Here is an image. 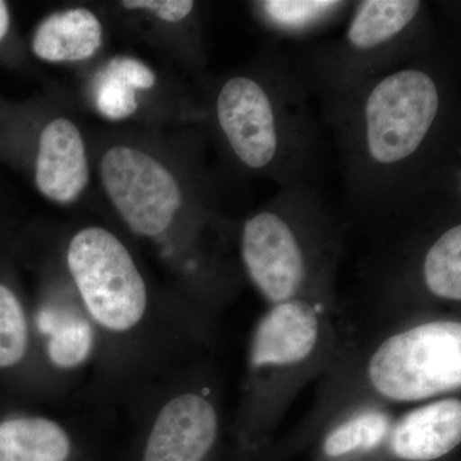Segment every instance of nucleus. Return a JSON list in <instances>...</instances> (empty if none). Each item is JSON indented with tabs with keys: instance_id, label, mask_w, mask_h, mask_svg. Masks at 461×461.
<instances>
[{
	"instance_id": "nucleus-1",
	"label": "nucleus",
	"mask_w": 461,
	"mask_h": 461,
	"mask_svg": "<svg viewBox=\"0 0 461 461\" xmlns=\"http://www.w3.org/2000/svg\"><path fill=\"white\" fill-rule=\"evenodd\" d=\"M339 156L346 221L371 233L446 189L461 186L459 39L321 109Z\"/></svg>"
},
{
	"instance_id": "nucleus-2",
	"label": "nucleus",
	"mask_w": 461,
	"mask_h": 461,
	"mask_svg": "<svg viewBox=\"0 0 461 461\" xmlns=\"http://www.w3.org/2000/svg\"><path fill=\"white\" fill-rule=\"evenodd\" d=\"M312 99L293 50L269 39L224 78L215 91L214 120L240 171L278 187L318 186L323 122Z\"/></svg>"
},
{
	"instance_id": "nucleus-3",
	"label": "nucleus",
	"mask_w": 461,
	"mask_h": 461,
	"mask_svg": "<svg viewBox=\"0 0 461 461\" xmlns=\"http://www.w3.org/2000/svg\"><path fill=\"white\" fill-rule=\"evenodd\" d=\"M294 441L309 461H444L461 442V396L381 402L327 369Z\"/></svg>"
},
{
	"instance_id": "nucleus-4",
	"label": "nucleus",
	"mask_w": 461,
	"mask_h": 461,
	"mask_svg": "<svg viewBox=\"0 0 461 461\" xmlns=\"http://www.w3.org/2000/svg\"><path fill=\"white\" fill-rule=\"evenodd\" d=\"M344 249L345 222L315 185L280 187L240 224V264L267 306L309 300L338 308Z\"/></svg>"
},
{
	"instance_id": "nucleus-5",
	"label": "nucleus",
	"mask_w": 461,
	"mask_h": 461,
	"mask_svg": "<svg viewBox=\"0 0 461 461\" xmlns=\"http://www.w3.org/2000/svg\"><path fill=\"white\" fill-rule=\"evenodd\" d=\"M360 277L387 321L460 312L461 186L450 187L369 233Z\"/></svg>"
},
{
	"instance_id": "nucleus-6",
	"label": "nucleus",
	"mask_w": 461,
	"mask_h": 461,
	"mask_svg": "<svg viewBox=\"0 0 461 461\" xmlns=\"http://www.w3.org/2000/svg\"><path fill=\"white\" fill-rule=\"evenodd\" d=\"M338 308L290 300L267 306L249 342L241 430L251 447L271 441L291 403L329 369L344 333Z\"/></svg>"
},
{
	"instance_id": "nucleus-7",
	"label": "nucleus",
	"mask_w": 461,
	"mask_h": 461,
	"mask_svg": "<svg viewBox=\"0 0 461 461\" xmlns=\"http://www.w3.org/2000/svg\"><path fill=\"white\" fill-rule=\"evenodd\" d=\"M442 36L429 3L360 0L354 2L339 38L303 44L293 54L324 109L429 53Z\"/></svg>"
},
{
	"instance_id": "nucleus-8",
	"label": "nucleus",
	"mask_w": 461,
	"mask_h": 461,
	"mask_svg": "<svg viewBox=\"0 0 461 461\" xmlns=\"http://www.w3.org/2000/svg\"><path fill=\"white\" fill-rule=\"evenodd\" d=\"M329 368L393 405L460 395V312H424L387 321L366 344L342 339Z\"/></svg>"
},
{
	"instance_id": "nucleus-9",
	"label": "nucleus",
	"mask_w": 461,
	"mask_h": 461,
	"mask_svg": "<svg viewBox=\"0 0 461 461\" xmlns=\"http://www.w3.org/2000/svg\"><path fill=\"white\" fill-rule=\"evenodd\" d=\"M69 272L94 320L112 330H131L147 309V287L129 250L99 227L80 230L68 249Z\"/></svg>"
},
{
	"instance_id": "nucleus-10",
	"label": "nucleus",
	"mask_w": 461,
	"mask_h": 461,
	"mask_svg": "<svg viewBox=\"0 0 461 461\" xmlns=\"http://www.w3.org/2000/svg\"><path fill=\"white\" fill-rule=\"evenodd\" d=\"M102 178L124 222L139 235H162L186 208V190L178 176L136 149L108 150L102 160Z\"/></svg>"
},
{
	"instance_id": "nucleus-11",
	"label": "nucleus",
	"mask_w": 461,
	"mask_h": 461,
	"mask_svg": "<svg viewBox=\"0 0 461 461\" xmlns=\"http://www.w3.org/2000/svg\"><path fill=\"white\" fill-rule=\"evenodd\" d=\"M220 433V415L208 396L187 391L158 414L144 461H204Z\"/></svg>"
},
{
	"instance_id": "nucleus-12",
	"label": "nucleus",
	"mask_w": 461,
	"mask_h": 461,
	"mask_svg": "<svg viewBox=\"0 0 461 461\" xmlns=\"http://www.w3.org/2000/svg\"><path fill=\"white\" fill-rule=\"evenodd\" d=\"M35 181L42 195L62 204L74 202L86 187V151L81 133L71 121L58 118L42 130Z\"/></svg>"
},
{
	"instance_id": "nucleus-13",
	"label": "nucleus",
	"mask_w": 461,
	"mask_h": 461,
	"mask_svg": "<svg viewBox=\"0 0 461 461\" xmlns=\"http://www.w3.org/2000/svg\"><path fill=\"white\" fill-rule=\"evenodd\" d=\"M354 2L342 0H259L249 3L251 16L269 41L309 42L348 20Z\"/></svg>"
},
{
	"instance_id": "nucleus-14",
	"label": "nucleus",
	"mask_w": 461,
	"mask_h": 461,
	"mask_svg": "<svg viewBox=\"0 0 461 461\" xmlns=\"http://www.w3.org/2000/svg\"><path fill=\"white\" fill-rule=\"evenodd\" d=\"M103 30L98 17L85 8L51 14L36 30L32 50L50 62L87 59L102 45Z\"/></svg>"
},
{
	"instance_id": "nucleus-15",
	"label": "nucleus",
	"mask_w": 461,
	"mask_h": 461,
	"mask_svg": "<svg viewBox=\"0 0 461 461\" xmlns=\"http://www.w3.org/2000/svg\"><path fill=\"white\" fill-rule=\"evenodd\" d=\"M71 451L62 427L42 418L0 423V461H66Z\"/></svg>"
},
{
	"instance_id": "nucleus-16",
	"label": "nucleus",
	"mask_w": 461,
	"mask_h": 461,
	"mask_svg": "<svg viewBox=\"0 0 461 461\" xmlns=\"http://www.w3.org/2000/svg\"><path fill=\"white\" fill-rule=\"evenodd\" d=\"M41 329L51 332L50 355L58 366L71 368L86 359L93 345V335L86 321L68 315L65 320H54L53 315L42 313Z\"/></svg>"
},
{
	"instance_id": "nucleus-17",
	"label": "nucleus",
	"mask_w": 461,
	"mask_h": 461,
	"mask_svg": "<svg viewBox=\"0 0 461 461\" xmlns=\"http://www.w3.org/2000/svg\"><path fill=\"white\" fill-rule=\"evenodd\" d=\"M29 327L16 294L0 284V369L17 366L26 355Z\"/></svg>"
},
{
	"instance_id": "nucleus-18",
	"label": "nucleus",
	"mask_w": 461,
	"mask_h": 461,
	"mask_svg": "<svg viewBox=\"0 0 461 461\" xmlns=\"http://www.w3.org/2000/svg\"><path fill=\"white\" fill-rule=\"evenodd\" d=\"M135 89L104 72L96 89V107L111 120H122L138 109Z\"/></svg>"
},
{
	"instance_id": "nucleus-19",
	"label": "nucleus",
	"mask_w": 461,
	"mask_h": 461,
	"mask_svg": "<svg viewBox=\"0 0 461 461\" xmlns=\"http://www.w3.org/2000/svg\"><path fill=\"white\" fill-rule=\"evenodd\" d=\"M122 5L129 9H149L167 23H181L196 9L193 0H126Z\"/></svg>"
},
{
	"instance_id": "nucleus-20",
	"label": "nucleus",
	"mask_w": 461,
	"mask_h": 461,
	"mask_svg": "<svg viewBox=\"0 0 461 461\" xmlns=\"http://www.w3.org/2000/svg\"><path fill=\"white\" fill-rule=\"evenodd\" d=\"M105 72L120 78L135 90L151 89L156 85L157 78L154 72L133 58H114L109 62Z\"/></svg>"
},
{
	"instance_id": "nucleus-21",
	"label": "nucleus",
	"mask_w": 461,
	"mask_h": 461,
	"mask_svg": "<svg viewBox=\"0 0 461 461\" xmlns=\"http://www.w3.org/2000/svg\"><path fill=\"white\" fill-rule=\"evenodd\" d=\"M9 27V12L5 2H0V41L5 38Z\"/></svg>"
}]
</instances>
